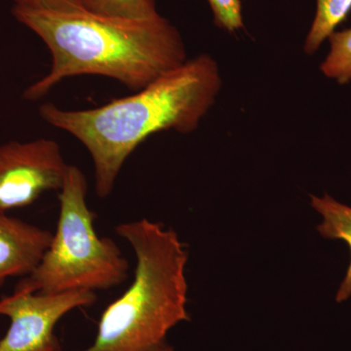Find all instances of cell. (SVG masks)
Wrapping results in <instances>:
<instances>
[{"mask_svg":"<svg viewBox=\"0 0 351 351\" xmlns=\"http://www.w3.org/2000/svg\"><path fill=\"white\" fill-rule=\"evenodd\" d=\"M350 12L351 0H317L315 17L304 43L306 54H314Z\"/></svg>","mask_w":351,"mask_h":351,"instance_id":"9","label":"cell"},{"mask_svg":"<svg viewBox=\"0 0 351 351\" xmlns=\"http://www.w3.org/2000/svg\"><path fill=\"white\" fill-rule=\"evenodd\" d=\"M52 237L50 230L0 213V287L7 279L31 276Z\"/></svg>","mask_w":351,"mask_h":351,"instance_id":"7","label":"cell"},{"mask_svg":"<svg viewBox=\"0 0 351 351\" xmlns=\"http://www.w3.org/2000/svg\"><path fill=\"white\" fill-rule=\"evenodd\" d=\"M87 179L69 165L60 189L56 232L49 248L31 276L15 290L61 293L108 290L128 278L129 263L112 239L95 230V215L87 204Z\"/></svg>","mask_w":351,"mask_h":351,"instance_id":"4","label":"cell"},{"mask_svg":"<svg viewBox=\"0 0 351 351\" xmlns=\"http://www.w3.org/2000/svg\"><path fill=\"white\" fill-rule=\"evenodd\" d=\"M145 351H174V348L172 346L168 345V343H163L161 345L156 346V348H151Z\"/></svg>","mask_w":351,"mask_h":351,"instance_id":"14","label":"cell"},{"mask_svg":"<svg viewBox=\"0 0 351 351\" xmlns=\"http://www.w3.org/2000/svg\"><path fill=\"white\" fill-rule=\"evenodd\" d=\"M221 87L218 64L209 55L201 54L130 96L86 110L43 104L39 115L84 145L93 161L97 195L105 198L138 145L158 132L195 131Z\"/></svg>","mask_w":351,"mask_h":351,"instance_id":"1","label":"cell"},{"mask_svg":"<svg viewBox=\"0 0 351 351\" xmlns=\"http://www.w3.org/2000/svg\"><path fill=\"white\" fill-rule=\"evenodd\" d=\"M331 49L320 69L339 84L351 82V27L335 32L329 38Z\"/></svg>","mask_w":351,"mask_h":351,"instance_id":"11","label":"cell"},{"mask_svg":"<svg viewBox=\"0 0 351 351\" xmlns=\"http://www.w3.org/2000/svg\"><path fill=\"white\" fill-rule=\"evenodd\" d=\"M97 300L94 291L61 293L14 290L0 299V315L10 320L0 351H62L55 327L64 315Z\"/></svg>","mask_w":351,"mask_h":351,"instance_id":"5","label":"cell"},{"mask_svg":"<svg viewBox=\"0 0 351 351\" xmlns=\"http://www.w3.org/2000/svg\"><path fill=\"white\" fill-rule=\"evenodd\" d=\"M115 232L135 253L134 279L104 311L93 343L82 351H145L189 321L188 253L177 232L147 219L119 223Z\"/></svg>","mask_w":351,"mask_h":351,"instance_id":"3","label":"cell"},{"mask_svg":"<svg viewBox=\"0 0 351 351\" xmlns=\"http://www.w3.org/2000/svg\"><path fill=\"white\" fill-rule=\"evenodd\" d=\"M214 14L216 25L228 32L243 29L242 4L240 0H207Z\"/></svg>","mask_w":351,"mask_h":351,"instance_id":"12","label":"cell"},{"mask_svg":"<svg viewBox=\"0 0 351 351\" xmlns=\"http://www.w3.org/2000/svg\"><path fill=\"white\" fill-rule=\"evenodd\" d=\"M14 7L57 13L85 11L82 0H14Z\"/></svg>","mask_w":351,"mask_h":351,"instance_id":"13","label":"cell"},{"mask_svg":"<svg viewBox=\"0 0 351 351\" xmlns=\"http://www.w3.org/2000/svg\"><path fill=\"white\" fill-rule=\"evenodd\" d=\"M87 12L125 19H149L157 15L156 0H82Z\"/></svg>","mask_w":351,"mask_h":351,"instance_id":"10","label":"cell"},{"mask_svg":"<svg viewBox=\"0 0 351 351\" xmlns=\"http://www.w3.org/2000/svg\"><path fill=\"white\" fill-rule=\"evenodd\" d=\"M12 13L41 38L52 58L47 75L25 89L29 101L83 75L106 76L138 91L188 60L179 31L159 13L144 20L14 6Z\"/></svg>","mask_w":351,"mask_h":351,"instance_id":"2","label":"cell"},{"mask_svg":"<svg viewBox=\"0 0 351 351\" xmlns=\"http://www.w3.org/2000/svg\"><path fill=\"white\" fill-rule=\"evenodd\" d=\"M311 204L323 221L317 226L321 237L327 239H341L350 246L351 252V207L335 200L332 196L323 197L311 195ZM351 297V260L343 282L336 294L337 302H345Z\"/></svg>","mask_w":351,"mask_h":351,"instance_id":"8","label":"cell"},{"mask_svg":"<svg viewBox=\"0 0 351 351\" xmlns=\"http://www.w3.org/2000/svg\"><path fill=\"white\" fill-rule=\"evenodd\" d=\"M69 166L52 138L0 145V213L29 206L47 191H60Z\"/></svg>","mask_w":351,"mask_h":351,"instance_id":"6","label":"cell"}]
</instances>
